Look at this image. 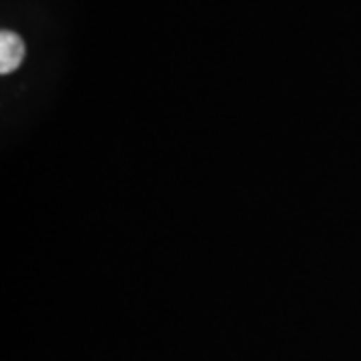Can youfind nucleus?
Here are the masks:
<instances>
[{
	"label": "nucleus",
	"instance_id": "f257e3e1",
	"mask_svg": "<svg viewBox=\"0 0 361 361\" xmlns=\"http://www.w3.org/2000/svg\"><path fill=\"white\" fill-rule=\"evenodd\" d=\"M26 54L25 40L13 30L0 32V73L8 75L16 71Z\"/></svg>",
	"mask_w": 361,
	"mask_h": 361
}]
</instances>
